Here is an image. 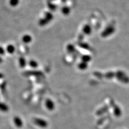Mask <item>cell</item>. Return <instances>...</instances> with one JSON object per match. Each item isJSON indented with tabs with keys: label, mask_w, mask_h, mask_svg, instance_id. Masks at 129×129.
I'll use <instances>...</instances> for the list:
<instances>
[{
	"label": "cell",
	"mask_w": 129,
	"mask_h": 129,
	"mask_svg": "<svg viewBox=\"0 0 129 129\" xmlns=\"http://www.w3.org/2000/svg\"><path fill=\"white\" fill-rule=\"evenodd\" d=\"M29 65L33 68H36L38 66V64L37 63V62L35 61H30L29 62Z\"/></svg>",
	"instance_id": "10"
},
{
	"label": "cell",
	"mask_w": 129,
	"mask_h": 129,
	"mask_svg": "<svg viewBox=\"0 0 129 129\" xmlns=\"http://www.w3.org/2000/svg\"><path fill=\"white\" fill-rule=\"evenodd\" d=\"M115 76V73H113V72H110L107 73L105 75V77L107 79H110L113 78Z\"/></svg>",
	"instance_id": "8"
},
{
	"label": "cell",
	"mask_w": 129,
	"mask_h": 129,
	"mask_svg": "<svg viewBox=\"0 0 129 129\" xmlns=\"http://www.w3.org/2000/svg\"><path fill=\"white\" fill-rule=\"evenodd\" d=\"M14 122L16 127H17V128H20L23 127V121L19 117L17 116L15 117L14 118Z\"/></svg>",
	"instance_id": "5"
},
{
	"label": "cell",
	"mask_w": 129,
	"mask_h": 129,
	"mask_svg": "<svg viewBox=\"0 0 129 129\" xmlns=\"http://www.w3.org/2000/svg\"><path fill=\"white\" fill-rule=\"evenodd\" d=\"M115 76L118 80L124 84H129V78L123 72L119 71L115 73Z\"/></svg>",
	"instance_id": "1"
},
{
	"label": "cell",
	"mask_w": 129,
	"mask_h": 129,
	"mask_svg": "<svg viewBox=\"0 0 129 129\" xmlns=\"http://www.w3.org/2000/svg\"><path fill=\"white\" fill-rule=\"evenodd\" d=\"M4 54V50L2 48L0 47V54Z\"/></svg>",
	"instance_id": "15"
},
{
	"label": "cell",
	"mask_w": 129,
	"mask_h": 129,
	"mask_svg": "<svg viewBox=\"0 0 129 129\" xmlns=\"http://www.w3.org/2000/svg\"><path fill=\"white\" fill-rule=\"evenodd\" d=\"M108 110V107L105 106V107H104L103 108H101V109H100V110H98L97 111V114L99 115H102V114L105 113V112H106Z\"/></svg>",
	"instance_id": "7"
},
{
	"label": "cell",
	"mask_w": 129,
	"mask_h": 129,
	"mask_svg": "<svg viewBox=\"0 0 129 129\" xmlns=\"http://www.w3.org/2000/svg\"><path fill=\"white\" fill-rule=\"evenodd\" d=\"M83 60H84V62H87L89 61V60H90V58H89V57H87H87H85L83 58Z\"/></svg>",
	"instance_id": "14"
},
{
	"label": "cell",
	"mask_w": 129,
	"mask_h": 129,
	"mask_svg": "<svg viewBox=\"0 0 129 129\" xmlns=\"http://www.w3.org/2000/svg\"><path fill=\"white\" fill-rule=\"evenodd\" d=\"M79 67L80 69H82V70H84V69H85L86 68H87V62H81V63L79 64Z\"/></svg>",
	"instance_id": "9"
},
{
	"label": "cell",
	"mask_w": 129,
	"mask_h": 129,
	"mask_svg": "<svg viewBox=\"0 0 129 129\" xmlns=\"http://www.w3.org/2000/svg\"><path fill=\"white\" fill-rule=\"evenodd\" d=\"M0 110L3 112H6L9 110V107L7 105L0 102Z\"/></svg>",
	"instance_id": "6"
},
{
	"label": "cell",
	"mask_w": 129,
	"mask_h": 129,
	"mask_svg": "<svg viewBox=\"0 0 129 129\" xmlns=\"http://www.w3.org/2000/svg\"><path fill=\"white\" fill-rule=\"evenodd\" d=\"M111 106H112V107H113L114 115L116 117H120L122 115V110H121V108L119 107L118 105L115 104V103H112L111 104Z\"/></svg>",
	"instance_id": "3"
},
{
	"label": "cell",
	"mask_w": 129,
	"mask_h": 129,
	"mask_svg": "<svg viewBox=\"0 0 129 129\" xmlns=\"http://www.w3.org/2000/svg\"><path fill=\"white\" fill-rule=\"evenodd\" d=\"M18 0H11L10 1V4L11 5L15 6L17 5V4L18 3Z\"/></svg>",
	"instance_id": "13"
},
{
	"label": "cell",
	"mask_w": 129,
	"mask_h": 129,
	"mask_svg": "<svg viewBox=\"0 0 129 129\" xmlns=\"http://www.w3.org/2000/svg\"><path fill=\"white\" fill-rule=\"evenodd\" d=\"M34 123L37 125V126L41 127V128H46L48 126V123L46 121H45L42 118H36L34 119Z\"/></svg>",
	"instance_id": "2"
},
{
	"label": "cell",
	"mask_w": 129,
	"mask_h": 129,
	"mask_svg": "<svg viewBox=\"0 0 129 129\" xmlns=\"http://www.w3.org/2000/svg\"><path fill=\"white\" fill-rule=\"evenodd\" d=\"M45 105L48 110L52 111L55 108V105L52 100L47 99L45 102Z\"/></svg>",
	"instance_id": "4"
},
{
	"label": "cell",
	"mask_w": 129,
	"mask_h": 129,
	"mask_svg": "<svg viewBox=\"0 0 129 129\" xmlns=\"http://www.w3.org/2000/svg\"><path fill=\"white\" fill-rule=\"evenodd\" d=\"M7 51H8V52L10 53H14V46H9L7 47Z\"/></svg>",
	"instance_id": "12"
},
{
	"label": "cell",
	"mask_w": 129,
	"mask_h": 129,
	"mask_svg": "<svg viewBox=\"0 0 129 129\" xmlns=\"http://www.w3.org/2000/svg\"><path fill=\"white\" fill-rule=\"evenodd\" d=\"M25 60H24V59L23 58H21L19 59V65H20V66L21 67H24V66H25Z\"/></svg>",
	"instance_id": "11"
},
{
	"label": "cell",
	"mask_w": 129,
	"mask_h": 129,
	"mask_svg": "<svg viewBox=\"0 0 129 129\" xmlns=\"http://www.w3.org/2000/svg\"><path fill=\"white\" fill-rule=\"evenodd\" d=\"M3 77H4V75H3V74L2 73H0V79H2Z\"/></svg>",
	"instance_id": "16"
}]
</instances>
